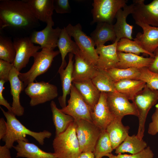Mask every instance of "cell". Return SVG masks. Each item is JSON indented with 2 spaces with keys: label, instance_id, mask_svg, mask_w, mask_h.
<instances>
[{
  "label": "cell",
  "instance_id": "1",
  "mask_svg": "<svg viewBox=\"0 0 158 158\" xmlns=\"http://www.w3.org/2000/svg\"><path fill=\"white\" fill-rule=\"evenodd\" d=\"M40 25L24 0L0 1V28L30 32Z\"/></svg>",
  "mask_w": 158,
  "mask_h": 158
},
{
  "label": "cell",
  "instance_id": "2",
  "mask_svg": "<svg viewBox=\"0 0 158 158\" xmlns=\"http://www.w3.org/2000/svg\"><path fill=\"white\" fill-rule=\"evenodd\" d=\"M0 109L6 118L7 126V133L2 140L5 142V145L9 149L13 147L15 141L22 140L28 142L26 138L27 135L33 137L42 145L44 144V140L51 136V133L48 130L36 132L30 130L21 123L12 111H6L1 107Z\"/></svg>",
  "mask_w": 158,
  "mask_h": 158
},
{
  "label": "cell",
  "instance_id": "3",
  "mask_svg": "<svg viewBox=\"0 0 158 158\" xmlns=\"http://www.w3.org/2000/svg\"><path fill=\"white\" fill-rule=\"evenodd\" d=\"M52 145L57 158H76L82 153L74 121L64 132L55 136Z\"/></svg>",
  "mask_w": 158,
  "mask_h": 158
},
{
  "label": "cell",
  "instance_id": "4",
  "mask_svg": "<svg viewBox=\"0 0 158 158\" xmlns=\"http://www.w3.org/2000/svg\"><path fill=\"white\" fill-rule=\"evenodd\" d=\"M60 53L59 50L43 48L35 54L33 63L29 70L24 73H19V77L25 87L34 82L38 76L46 72L51 66L54 58Z\"/></svg>",
  "mask_w": 158,
  "mask_h": 158
},
{
  "label": "cell",
  "instance_id": "5",
  "mask_svg": "<svg viewBox=\"0 0 158 158\" xmlns=\"http://www.w3.org/2000/svg\"><path fill=\"white\" fill-rule=\"evenodd\" d=\"M132 101L136 108L138 114L139 126L136 135L142 139L147 116L151 108L158 101V91L152 89L146 85Z\"/></svg>",
  "mask_w": 158,
  "mask_h": 158
},
{
  "label": "cell",
  "instance_id": "6",
  "mask_svg": "<svg viewBox=\"0 0 158 158\" xmlns=\"http://www.w3.org/2000/svg\"><path fill=\"white\" fill-rule=\"evenodd\" d=\"M65 28L69 35L73 38L80 53L87 60L96 66L98 55L95 45L90 37L82 30L81 25L79 23L74 25L69 24Z\"/></svg>",
  "mask_w": 158,
  "mask_h": 158
},
{
  "label": "cell",
  "instance_id": "7",
  "mask_svg": "<svg viewBox=\"0 0 158 158\" xmlns=\"http://www.w3.org/2000/svg\"><path fill=\"white\" fill-rule=\"evenodd\" d=\"M127 0H94L91 12L93 20L91 23L105 22L112 24L118 11L123 8Z\"/></svg>",
  "mask_w": 158,
  "mask_h": 158
},
{
  "label": "cell",
  "instance_id": "8",
  "mask_svg": "<svg viewBox=\"0 0 158 158\" xmlns=\"http://www.w3.org/2000/svg\"><path fill=\"white\" fill-rule=\"evenodd\" d=\"M80 150L93 152L102 130L93 123L80 119L74 120Z\"/></svg>",
  "mask_w": 158,
  "mask_h": 158
},
{
  "label": "cell",
  "instance_id": "9",
  "mask_svg": "<svg viewBox=\"0 0 158 158\" xmlns=\"http://www.w3.org/2000/svg\"><path fill=\"white\" fill-rule=\"evenodd\" d=\"M24 91L30 98V104L31 107L51 101L58 95L56 85L44 81L30 83Z\"/></svg>",
  "mask_w": 158,
  "mask_h": 158
},
{
  "label": "cell",
  "instance_id": "10",
  "mask_svg": "<svg viewBox=\"0 0 158 158\" xmlns=\"http://www.w3.org/2000/svg\"><path fill=\"white\" fill-rule=\"evenodd\" d=\"M68 103L60 109L61 111L72 116L74 120L83 119L93 123L90 108L73 84Z\"/></svg>",
  "mask_w": 158,
  "mask_h": 158
},
{
  "label": "cell",
  "instance_id": "11",
  "mask_svg": "<svg viewBox=\"0 0 158 158\" xmlns=\"http://www.w3.org/2000/svg\"><path fill=\"white\" fill-rule=\"evenodd\" d=\"M107 101L114 118L122 119L127 115L138 116V111L134 104L130 102L125 96L117 91L107 93Z\"/></svg>",
  "mask_w": 158,
  "mask_h": 158
},
{
  "label": "cell",
  "instance_id": "12",
  "mask_svg": "<svg viewBox=\"0 0 158 158\" xmlns=\"http://www.w3.org/2000/svg\"><path fill=\"white\" fill-rule=\"evenodd\" d=\"M13 42L16 50V56L12 63L19 72L25 67L30 58L33 57L41 49L40 46H36L32 42L29 37L15 38Z\"/></svg>",
  "mask_w": 158,
  "mask_h": 158
},
{
  "label": "cell",
  "instance_id": "13",
  "mask_svg": "<svg viewBox=\"0 0 158 158\" xmlns=\"http://www.w3.org/2000/svg\"><path fill=\"white\" fill-rule=\"evenodd\" d=\"M144 0L133 1L131 13L136 22H140L153 26L158 27V0H153L147 4Z\"/></svg>",
  "mask_w": 158,
  "mask_h": 158
},
{
  "label": "cell",
  "instance_id": "14",
  "mask_svg": "<svg viewBox=\"0 0 158 158\" xmlns=\"http://www.w3.org/2000/svg\"><path fill=\"white\" fill-rule=\"evenodd\" d=\"M54 25L52 24H48L41 30L33 31L29 37L32 42L34 44H39L41 49L47 48L54 49L57 47L61 29L58 27L54 28L52 27Z\"/></svg>",
  "mask_w": 158,
  "mask_h": 158
},
{
  "label": "cell",
  "instance_id": "15",
  "mask_svg": "<svg viewBox=\"0 0 158 158\" xmlns=\"http://www.w3.org/2000/svg\"><path fill=\"white\" fill-rule=\"evenodd\" d=\"M136 24L141 27L143 33H138L133 39L143 49L151 54H153L158 48V27L153 26L140 22Z\"/></svg>",
  "mask_w": 158,
  "mask_h": 158
},
{
  "label": "cell",
  "instance_id": "16",
  "mask_svg": "<svg viewBox=\"0 0 158 158\" xmlns=\"http://www.w3.org/2000/svg\"><path fill=\"white\" fill-rule=\"evenodd\" d=\"M93 123L102 130L106 128L114 119L108 108L107 101V93L101 92L97 104L91 111Z\"/></svg>",
  "mask_w": 158,
  "mask_h": 158
},
{
  "label": "cell",
  "instance_id": "17",
  "mask_svg": "<svg viewBox=\"0 0 158 158\" xmlns=\"http://www.w3.org/2000/svg\"><path fill=\"white\" fill-rule=\"evenodd\" d=\"M133 6V3L129 5L126 4L123 9H119L117 12L115 18L116 21L113 25L116 37L115 41L118 42L123 38L133 40L132 37L133 26L126 22L127 16L132 12Z\"/></svg>",
  "mask_w": 158,
  "mask_h": 158
},
{
  "label": "cell",
  "instance_id": "18",
  "mask_svg": "<svg viewBox=\"0 0 158 158\" xmlns=\"http://www.w3.org/2000/svg\"><path fill=\"white\" fill-rule=\"evenodd\" d=\"M118 42L112 44L97 47L98 55L96 67L98 69L107 71L116 67L119 61L116 46Z\"/></svg>",
  "mask_w": 158,
  "mask_h": 158
},
{
  "label": "cell",
  "instance_id": "19",
  "mask_svg": "<svg viewBox=\"0 0 158 158\" xmlns=\"http://www.w3.org/2000/svg\"><path fill=\"white\" fill-rule=\"evenodd\" d=\"M75 62L72 73L73 82L92 79L98 69L87 60L80 51L75 55Z\"/></svg>",
  "mask_w": 158,
  "mask_h": 158
},
{
  "label": "cell",
  "instance_id": "20",
  "mask_svg": "<svg viewBox=\"0 0 158 158\" xmlns=\"http://www.w3.org/2000/svg\"><path fill=\"white\" fill-rule=\"evenodd\" d=\"M20 72L13 66L9 77L11 94L13 99L12 111L16 116H19L23 115L24 112V108L20 103V94L22 91L24 90L25 87L23 82L19 77Z\"/></svg>",
  "mask_w": 158,
  "mask_h": 158
},
{
  "label": "cell",
  "instance_id": "21",
  "mask_svg": "<svg viewBox=\"0 0 158 158\" xmlns=\"http://www.w3.org/2000/svg\"><path fill=\"white\" fill-rule=\"evenodd\" d=\"M35 17L47 24L54 25L52 15L54 0H24Z\"/></svg>",
  "mask_w": 158,
  "mask_h": 158
},
{
  "label": "cell",
  "instance_id": "22",
  "mask_svg": "<svg viewBox=\"0 0 158 158\" xmlns=\"http://www.w3.org/2000/svg\"><path fill=\"white\" fill-rule=\"evenodd\" d=\"M72 84L90 107L91 111L99 101L101 92L93 84L91 79L73 81Z\"/></svg>",
  "mask_w": 158,
  "mask_h": 158
},
{
  "label": "cell",
  "instance_id": "23",
  "mask_svg": "<svg viewBox=\"0 0 158 158\" xmlns=\"http://www.w3.org/2000/svg\"><path fill=\"white\" fill-rule=\"evenodd\" d=\"M13 146L17 152L16 157L26 158H57L54 153L47 152L36 145L22 140H18Z\"/></svg>",
  "mask_w": 158,
  "mask_h": 158
},
{
  "label": "cell",
  "instance_id": "24",
  "mask_svg": "<svg viewBox=\"0 0 158 158\" xmlns=\"http://www.w3.org/2000/svg\"><path fill=\"white\" fill-rule=\"evenodd\" d=\"M74 54H68V61L66 68H59L58 72L61 81L62 94L59 98V101L62 108L66 105L67 96L70 94L71 89L73 83L72 73L73 68V60Z\"/></svg>",
  "mask_w": 158,
  "mask_h": 158
},
{
  "label": "cell",
  "instance_id": "25",
  "mask_svg": "<svg viewBox=\"0 0 158 158\" xmlns=\"http://www.w3.org/2000/svg\"><path fill=\"white\" fill-rule=\"evenodd\" d=\"M122 119L114 118L107 127V132L113 150H115L128 135L130 128L124 126Z\"/></svg>",
  "mask_w": 158,
  "mask_h": 158
},
{
  "label": "cell",
  "instance_id": "26",
  "mask_svg": "<svg viewBox=\"0 0 158 158\" xmlns=\"http://www.w3.org/2000/svg\"><path fill=\"white\" fill-rule=\"evenodd\" d=\"M117 54L119 61L116 68H148L153 59L150 57H144L132 53L117 51Z\"/></svg>",
  "mask_w": 158,
  "mask_h": 158
},
{
  "label": "cell",
  "instance_id": "27",
  "mask_svg": "<svg viewBox=\"0 0 158 158\" xmlns=\"http://www.w3.org/2000/svg\"><path fill=\"white\" fill-rule=\"evenodd\" d=\"M90 37L96 47L104 45L108 41L114 42L116 39L113 25L105 22L97 23L95 29L90 34Z\"/></svg>",
  "mask_w": 158,
  "mask_h": 158
},
{
  "label": "cell",
  "instance_id": "28",
  "mask_svg": "<svg viewBox=\"0 0 158 158\" xmlns=\"http://www.w3.org/2000/svg\"><path fill=\"white\" fill-rule=\"evenodd\" d=\"M57 45L62 59L59 68H64L67 64L65 57L67 54L71 53L75 55L80 52V49L75 42L71 40V37L67 32L65 27L61 29Z\"/></svg>",
  "mask_w": 158,
  "mask_h": 158
},
{
  "label": "cell",
  "instance_id": "29",
  "mask_svg": "<svg viewBox=\"0 0 158 158\" xmlns=\"http://www.w3.org/2000/svg\"><path fill=\"white\" fill-rule=\"evenodd\" d=\"M145 83L140 80H126L115 83L116 91L132 100L134 97L145 87Z\"/></svg>",
  "mask_w": 158,
  "mask_h": 158
},
{
  "label": "cell",
  "instance_id": "30",
  "mask_svg": "<svg viewBox=\"0 0 158 158\" xmlns=\"http://www.w3.org/2000/svg\"><path fill=\"white\" fill-rule=\"evenodd\" d=\"M147 147L146 142L137 136L128 135L124 141L115 149V153L118 154L128 152L134 154L142 151Z\"/></svg>",
  "mask_w": 158,
  "mask_h": 158
},
{
  "label": "cell",
  "instance_id": "31",
  "mask_svg": "<svg viewBox=\"0 0 158 158\" xmlns=\"http://www.w3.org/2000/svg\"><path fill=\"white\" fill-rule=\"evenodd\" d=\"M50 105L56 136L64 132L74 120L72 116L65 114L58 109L54 101H51Z\"/></svg>",
  "mask_w": 158,
  "mask_h": 158
},
{
  "label": "cell",
  "instance_id": "32",
  "mask_svg": "<svg viewBox=\"0 0 158 158\" xmlns=\"http://www.w3.org/2000/svg\"><path fill=\"white\" fill-rule=\"evenodd\" d=\"M92 81L100 92H113L116 91L115 82L107 71L98 69Z\"/></svg>",
  "mask_w": 158,
  "mask_h": 158
},
{
  "label": "cell",
  "instance_id": "33",
  "mask_svg": "<svg viewBox=\"0 0 158 158\" xmlns=\"http://www.w3.org/2000/svg\"><path fill=\"white\" fill-rule=\"evenodd\" d=\"M107 71L115 82L126 80H138L140 73L139 68H114Z\"/></svg>",
  "mask_w": 158,
  "mask_h": 158
},
{
  "label": "cell",
  "instance_id": "34",
  "mask_svg": "<svg viewBox=\"0 0 158 158\" xmlns=\"http://www.w3.org/2000/svg\"><path fill=\"white\" fill-rule=\"evenodd\" d=\"M113 150L107 132L106 130H102L93 152L95 158L107 156Z\"/></svg>",
  "mask_w": 158,
  "mask_h": 158
},
{
  "label": "cell",
  "instance_id": "35",
  "mask_svg": "<svg viewBox=\"0 0 158 158\" xmlns=\"http://www.w3.org/2000/svg\"><path fill=\"white\" fill-rule=\"evenodd\" d=\"M116 49L118 52L132 53L139 55L142 53L152 58L154 57V54H151L146 51L134 40L128 38L121 39L117 42Z\"/></svg>",
  "mask_w": 158,
  "mask_h": 158
},
{
  "label": "cell",
  "instance_id": "36",
  "mask_svg": "<svg viewBox=\"0 0 158 158\" xmlns=\"http://www.w3.org/2000/svg\"><path fill=\"white\" fill-rule=\"evenodd\" d=\"M16 50L13 41L6 37L0 36V59L11 63L14 62Z\"/></svg>",
  "mask_w": 158,
  "mask_h": 158
},
{
  "label": "cell",
  "instance_id": "37",
  "mask_svg": "<svg viewBox=\"0 0 158 158\" xmlns=\"http://www.w3.org/2000/svg\"><path fill=\"white\" fill-rule=\"evenodd\" d=\"M139 69L140 74L138 80L145 82L150 88L158 91V73L150 71L147 67Z\"/></svg>",
  "mask_w": 158,
  "mask_h": 158
},
{
  "label": "cell",
  "instance_id": "38",
  "mask_svg": "<svg viewBox=\"0 0 158 158\" xmlns=\"http://www.w3.org/2000/svg\"><path fill=\"white\" fill-rule=\"evenodd\" d=\"M154 154L149 146H147L141 152L134 154L128 155L120 154L117 155L118 158H153Z\"/></svg>",
  "mask_w": 158,
  "mask_h": 158
},
{
  "label": "cell",
  "instance_id": "39",
  "mask_svg": "<svg viewBox=\"0 0 158 158\" xmlns=\"http://www.w3.org/2000/svg\"><path fill=\"white\" fill-rule=\"evenodd\" d=\"M54 10L59 13H70L71 8L68 0H54Z\"/></svg>",
  "mask_w": 158,
  "mask_h": 158
},
{
  "label": "cell",
  "instance_id": "40",
  "mask_svg": "<svg viewBox=\"0 0 158 158\" xmlns=\"http://www.w3.org/2000/svg\"><path fill=\"white\" fill-rule=\"evenodd\" d=\"M13 66L12 63L0 59V80L9 81L10 73Z\"/></svg>",
  "mask_w": 158,
  "mask_h": 158
},
{
  "label": "cell",
  "instance_id": "41",
  "mask_svg": "<svg viewBox=\"0 0 158 158\" xmlns=\"http://www.w3.org/2000/svg\"><path fill=\"white\" fill-rule=\"evenodd\" d=\"M156 109L152 116V121L149 124L148 130L149 134L154 135L158 133V103L155 106Z\"/></svg>",
  "mask_w": 158,
  "mask_h": 158
},
{
  "label": "cell",
  "instance_id": "42",
  "mask_svg": "<svg viewBox=\"0 0 158 158\" xmlns=\"http://www.w3.org/2000/svg\"><path fill=\"white\" fill-rule=\"evenodd\" d=\"M6 82L3 80H0V105L6 107L8 111H12V106L4 97L3 92L4 89V85Z\"/></svg>",
  "mask_w": 158,
  "mask_h": 158
},
{
  "label": "cell",
  "instance_id": "43",
  "mask_svg": "<svg viewBox=\"0 0 158 158\" xmlns=\"http://www.w3.org/2000/svg\"><path fill=\"white\" fill-rule=\"evenodd\" d=\"M154 57L153 61L148 68L151 71L158 73V48L153 52Z\"/></svg>",
  "mask_w": 158,
  "mask_h": 158
},
{
  "label": "cell",
  "instance_id": "44",
  "mask_svg": "<svg viewBox=\"0 0 158 158\" xmlns=\"http://www.w3.org/2000/svg\"><path fill=\"white\" fill-rule=\"evenodd\" d=\"M7 131L6 122L3 118L0 119V140H2L5 136Z\"/></svg>",
  "mask_w": 158,
  "mask_h": 158
},
{
  "label": "cell",
  "instance_id": "45",
  "mask_svg": "<svg viewBox=\"0 0 158 158\" xmlns=\"http://www.w3.org/2000/svg\"><path fill=\"white\" fill-rule=\"evenodd\" d=\"M10 149L5 145L0 146V158H11Z\"/></svg>",
  "mask_w": 158,
  "mask_h": 158
},
{
  "label": "cell",
  "instance_id": "46",
  "mask_svg": "<svg viewBox=\"0 0 158 158\" xmlns=\"http://www.w3.org/2000/svg\"><path fill=\"white\" fill-rule=\"evenodd\" d=\"M76 158H95L92 152H82Z\"/></svg>",
  "mask_w": 158,
  "mask_h": 158
},
{
  "label": "cell",
  "instance_id": "47",
  "mask_svg": "<svg viewBox=\"0 0 158 158\" xmlns=\"http://www.w3.org/2000/svg\"><path fill=\"white\" fill-rule=\"evenodd\" d=\"M107 157H108L109 158H118L117 156L114 155L112 153L108 155Z\"/></svg>",
  "mask_w": 158,
  "mask_h": 158
},
{
  "label": "cell",
  "instance_id": "48",
  "mask_svg": "<svg viewBox=\"0 0 158 158\" xmlns=\"http://www.w3.org/2000/svg\"></svg>",
  "mask_w": 158,
  "mask_h": 158
}]
</instances>
